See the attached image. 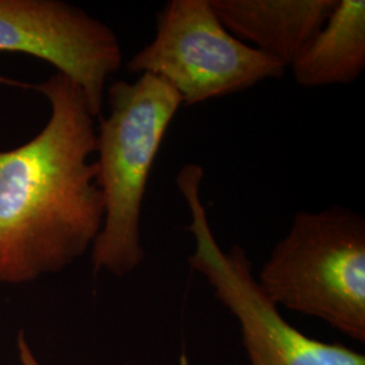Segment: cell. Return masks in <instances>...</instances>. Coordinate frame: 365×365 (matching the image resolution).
Masks as SVG:
<instances>
[{
	"instance_id": "8992f818",
	"label": "cell",
	"mask_w": 365,
	"mask_h": 365,
	"mask_svg": "<svg viewBox=\"0 0 365 365\" xmlns=\"http://www.w3.org/2000/svg\"><path fill=\"white\" fill-rule=\"evenodd\" d=\"M0 52L52 64L83 90L95 118L103 110L107 80L123 61L111 27L61 0H0Z\"/></svg>"
},
{
	"instance_id": "5b68a950",
	"label": "cell",
	"mask_w": 365,
	"mask_h": 365,
	"mask_svg": "<svg viewBox=\"0 0 365 365\" xmlns=\"http://www.w3.org/2000/svg\"><path fill=\"white\" fill-rule=\"evenodd\" d=\"M179 93L182 106L245 91L286 68L223 26L210 0H170L157 14L156 36L128 61Z\"/></svg>"
},
{
	"instance_id": "7a4b0ae2",
	"label": "cell",
	"mask_w": 365,
	"mask_h": 365,
	"mask_svg": "<svg viewBox=\"0 0 365 365\" xmlns=\"http://www.w3.org/2000/svg\"><path fill=\"white\" fill-rule=\"evenodd\" d=\"M110 114L96 131L98 182L105 221L91 248L95 272L123 277L145 260L141 215L145 192L160 146L182 99L152 75L118 80L107 90Z\"/></svg>"
},
{
	"instance_id": "52a82bcc",
	"label": "cell",
	"mask_w": 365,
	"mask_h": 365,
	"mask_svg": "<svg viewBox=\"0 0 365 365\" xmlns=\"http://www.w3.org/2000/svg\"><path fill=\"white\" fill-rule=\"evenodd\" d=\"M235 38L287 69L324 26L337 0H210Z\"/></svg>"
},
{
	"instance_id": "277c9868",
	"label": "cell",
	"mask_w": 365,
	"mask_h": 365,
	"mask_svg": "<svg viewBox=\"0 0 365 365\" xmlns=\"http://www.w3.org/2000/svg\"><path fill=\"white\" fill-rule=\"evenodd\" d=\"M203 178L205 170L197 164L184 165L176 176V187L191 214L188 232L195 240L188 264L235 315L249 365H365L364 354L337 342L310 339L288 324L260 287L247 250L240 245L230 250L220 247L200 197Z\"/></svg>"
},
{
	"instance_id": "3957f363",
	"label": "cell",
	"mask_w": 365,
	"mask_h": 365,
	"mask_svg": "<svg viewBox=\"0 0 365 365\" xmlns=\"http://www.w3.org/2000/svg\"><path fill=\"white\" fill-rule=\"evenodd\" d=\"M265 295L365 342V220L331 206L298 211L256 276Z\"/></svg>"
},
{
	"instance_id": "9c48e42d",
	"label": "cell",
	"mask_w": 365,
	"mask_h": 365,
	"mask_svg": "<svg viewBox=\"0 0 365 365\" xmlns=\"http://www.w3.org/2000/svg\"><path fill=\"white\" fill-rule=\"evenodd\" d=\"M19 349H21V357H22V360H24V364L38 365L37 364V361L34 360L33 354L29 351V348L26 346V342H25V339H24L22 334L19 336Z\"/></svg>"
},
{
	"instance_id": "6da1fadb",
	"label": "cell",
	"mask_w": 365,
	"mask_h": 365,
	"mask_svg": "<svg viewBox=\"0 0 365 365\" xmlns=\"http://www.w3.org/2000/svg\"><path fill=\"white\" fill-rule=\"evenodd\" d=\"M51 117L26 144L0 150V283L26 284L83 257L105 221L95 117L75 81L56 72L27 86Z\"/></svg>"
},
{
	"instance_id": "ba28073f",
	"label": "cell",
	"mask_w": 365,
	"mask_h": 365,
	"mask_svg": "<svg viewBox=\"0 0 365 365\" xmlns=\"http://www.w3.org/2000/svg\"><path fill=\"white\" fill-rule=\"evenodd\" d=\"M291 69L295 81L307 88L351 84L360 78L365 69L364 0H337Z\"/></svg>"
}]
</instances>
